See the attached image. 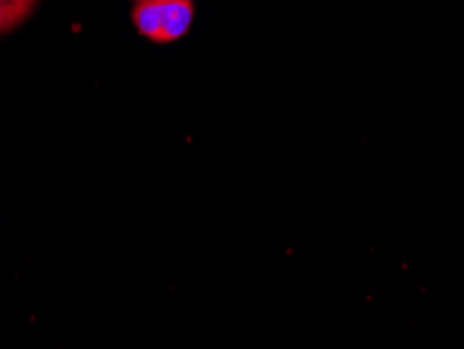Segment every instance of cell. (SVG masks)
Masks as SVG:
<instances>
[{
	"label": "cell",
	"instance_id": "obj_1",
	"mask_svg": "<svg viewBox=\"0 0 464 349\" xmlns=\"http://www.w3.org/2000/svg\"><path fill=\"white\" fill-rule=\"evenodd\" d=\"M193 15V0H147L136 3L132 11L136 30L160 44L180 40L190 30Z\"/></svg>",
	"mask_w": 464,
	"mask_h": 349
},
{
	"label": "cell",
	"instance_id": "obj_2",
	"mask_svg": "<svg viewBox=\"0 0 464 349\" xmlns=\"http://www.w3.org/2000/svg\"><path fill=\"white\" fill-rule=\"evenodd\" d=\"M40 0H0V34H9L25 24Z\"/></svg>",
	"mask_w": 464,
	"mask_h": 349
},
{
	"label": "cell",
	"instance_id": "obj_3",
	"mask_svg": "<svg viewBox=\"0 0 464 349\" xmlns=\"http://www.w3.org/2000/svg\"><path fill=\"white\" fill-rule=\"evenodd\" d=\"M134 3H147V0H134Z\"/></svg>",
	"mask_w": 464,
	"mask_h": 349
}]
</instances>
